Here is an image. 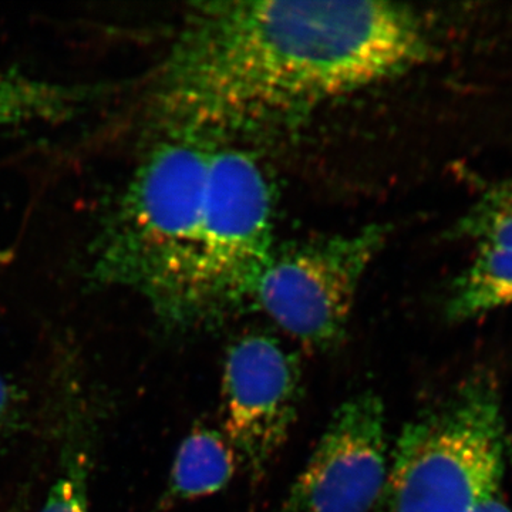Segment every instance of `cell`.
<instances>
[{
  "label": "cell",
  "mask_w": 512,
  "mask_h": 512,
  "mask_svg": "<svg viewBox=\"0 0 512 512\" xmlns=\"http://www.w3.org/2000/svg\"><path fill=\"white\" fill-rule=\"evenodd\" d=\"M426 20L390 2L195 3L165 57L150 123L212 138L291 123L433 55Z\"/></svg>",
  "instance_id": "cell-1"
},
{
  "label": "cell",
  "mask_w": 512,
  "mask_h": 512,
  "mask_svg": "<svg viewBox=\"0 0 512 512\" xmlns=\"http://www.w3.org/2000/svg\"><path fill=\"white\" fill-rule=\"evenodd\" d=\"M150 141L92 245V282L130 289L170 332L194 329L205 187L215 138L150 123Z\"/></svg>",
  "instance_id": "cell-2"
},
{
  "label": "cell",
  "mask_w": 512,
  "mask_h": 512,
  "mask_svg": "<svg viewBox=\"0 0 512 512\" xmlns=\"http://www.w3.org/2000/svg\"><path fill=\"white\" fill-rule=\"evenodd\" d=\"M392 456L377 512H471L498 494L507 443L493 380H468L407 424Z\"/></svg>",
  "instance_id": "cell-3"
},
{
  "label": "cell",
  "mask_w": 512,
  "mask_h": 512,
  "mask_svg": "<svg viewBox=\"0 0 512 512\" xmlns=\"http://www.w3.org/2000/svg\"><path fill=\"white\" fill-rule=\"evenodd\" d=\"M274 254L271 183L247 151L215 144L205 187L192 330L214 328L249 311Z\"/></svg>",
  "instance_id": "cell-4"
},
{
  "label": "cell",
  "mask_w": 512,
  "mask_h": 512,
  "mask_svg": "<svg viewBox=\"0 0 512 512\" xmlns=\"http://www.w3.org/2000/svg\"><path fill=\"white\" fill-rule=\"evenodd\" d=\"M386 235V228L372 225L275 252L256 286L251 309L274 320L306 348H338L357 289Z\"/></svg>",
  "instance_id": "cell-5"
},
{
  "label": "cell",
  "mask_w": 512,
  "mask_h": 512,
  "mask_svg": "<svg viewBox=\"0 0 512 512\" xmlns=\"http://www.w3.org/2000/svg\"><path fill=\"white\" fill-rule=\"evenodd\" d=\"M298 356L266 333L229 346L222 375L224 436L254 481L261 480L291 433L302 400Z\"/></svg>",
  "instance_id": "cell-6"
},
{
  "label": "cell",
  "mask_w": 512,
  "mask_h": 512,
  "mask_svg": "<svg viewBox=\"0 0 512 512\" xmlns=\"http://www.w3.org/2000/svg\"><path fill=\"white\" fill-rule=\"evenodd\" d=\"M389 473L382 399L363 392L340 404L276 512H370Z\"/></svg>",
  "instance_id": "cell-7"
},
{
  "label": "cell",
  "mask_w": 512,
  "mask_h": 512,
  "mask_svg": "<svg viewBox=\"0 0 512 512\" xmlns=\"http://www.w3.org/2000/svg\"><path fill=\"white\" fill-rule=\"evenodd\" d=\"M237 467V454L227 437L210 427L191 431L178 447L164 504L183 503L220 493Z\"/></svg>",
  "instance_id": "cell-8"
},
{
  "label": "cell",
  "mask_w": 512,
  "mask_h": 512,
  "mask_svg": "<svg viewBox=\"0 0 512 512\" xmlns=\"http://www.w3.org/2000/svg\"><path fill=\"white\" fill-rule=\"evenodd\" d=\"M512 303V247L480 245L470 265L451 285L447 319L466 322Z\"/></svg>",
  "instance_id": "cell-9"
},
{
  "label": "cell",
  "mask_w": 512,
  "mask_h": 512,
  "mask_svg": "<svg viewBox=\"0 0 512 512\" xmlns=\"http://www.w3.org/2000/svg\"><path fill=\"white\" fill-rule=\"evenodd\" d=\"M93 96V89L0 73V128L62 121Z\"/></svg>",
  "instance_id": "cell-10"
},
{
  "label": "cell",
  "mask_w": 512,
  "mask_h": 512,
  "mask_svg": "<svg viewBox=\"0 0 512 512\" xmlns=\"http://www.w3.org/2000/svg\"><path fill=\"white\" fill-rule=\"evenodd\" d=\"M79 412L76 436L69 424V440L62 454V468L47 493L46 503L39 512H89V477L92 456L89 454V427L87 417Z\"/></svg>",
  "instance_id": "cell-11"
},
{
  "label": "cell",
  "mask_w": 512,
  "mask_h": 512,
  "mask_svg": "<svg viewBox=\"0 0 512 512\" xmlns=\"http://www.w3.org/2000/svg\"><path fill=\"white\" fill-rule=\"evenodd\" d=\"M458 237L480 245L512 247V184H497L485 190L458 221Z\"/></svg>",
  "instance_id": "cell-12"
},
{
  "label": "cell",
  "mask_w": 512,
  "mask_h": 512,
  "mask_svg": "<svg viewBox=\"0 0 512 512\" xmlns=\"http://www.w3.org/2000/svg\"><path fill=\"white\" fill-rule=\"evenodd\" d=\"M26 409L28 397L22 387L0 373V446L23 429Z\"/></svg>",
  "instance_id": "cell-13"
},
{
  "label": "cell",
  "mask_w": 512,
  "mask_h": 512,
  "mask_svg": "<svg viewBox=\"0 0 512 512\" xmlns=\"http://www.w3.org/2000/svg\"><path fill=\"white\" fill-rule=\"evenodd\" d=\"M471 512H511L510 508L501 500L500 494L491 495L485 498L483 503L478 504Z\"/></svg>",
  "instance_id": "cell-14"
}]
</instances>
